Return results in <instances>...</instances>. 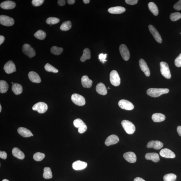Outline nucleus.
Segmentation results:
<instances>
[{"instance_id": "nucleus-47", "label": "nucleus", "mask_w": 181, "mask_h": 181, "mask_svg": "<svg viewBox=\"0 0 181 181\" xmlns=\"http://www.w3.org/2000/svg\"><path fill=\"white\" fill-rule=\"evenodd\" d=\"M7 157V155L5 151H1V152H0V157L1 159L5 160L6 159Z\"/></svg>"}, {"instance_id": "nucleus-35", "label": "nucleus", "mask_w": 181, "mask_h": 181, "mask_svg": "<svg viewBox=\"0 0 181 181\" xmlns=\"http://www.w3.org/2000/svg\"><path fill=\"white\" fill-rule=\"evenodd\" d=\"M46 33L42 30H39L34 34V36L38 39L42 40L46 37Z\"/></svg>"}, {"instance_id": "nucleus-31", "label": "nucleus", "mask_w": 181, "mask_h": 181, "mask_svg": "<svg viewBox=\"0 0 181 181\" xmlns=\"http://www.w3.org/2000/svg\"><path fill=\"white\" fill-rule=\"evenodd\" d=\"M90 50L88 48L85 49L82 55L80 58L81 61L84 62L86 60L90 59Z\"/></svg>"}, {"instance_id": "nucleus-2", "label": "nucleus", "mask_w": 181, "mask_h": 181, "mask_svg": "<svg viewBox=\"0 0 181 181\" xmlns=\"http://www.w3.org/2000/svg\"><path fill=\"white\" fill-rule=\"evenodd\" d=\"M122 127L126 132L129 134H132L135 130V126L129 120H124L122 122Z\"/></svg>"}, {"instance_id": "nucleus-10", "label": "nucleus", "mask_w": 181, "mask_h": 181, "mask_svg": "<svg viewBox=\"0 0 181 181\" xmlns=\"http://www.w3.org/2000/svg\"><path fill=\"white\" fill-rule=\"evenodd\" d=\"M118 105L121 108L126 110H132L134 108L133 104L126 100H120L118 102Z\"/></svg>"}, {"instance_id": "nucleus-54", "label": "nucleus", "mask_w": 181, "mask_h": 181, "mask_svg": "<svg viewBox=\"0 0 181 181\" xmlns=\"http://www.w3.org/2000/svg\"><path fill=\"white\" fill-rule=\"evenodd\" d=\"M1 109H2L1 106V104L0 105V112H1Z\"/></svg>"}, {"instance_id": "nucleus-8", "label": "nucleus", "mask_w": 181, "mask_h": 181, "mask_svg": "<svg viewBox=\"0 0 181 181\" xmlns=\"http://www.w3.org/2000/svg\"><path fill=\"white\" fill-rule=\"evenodd\" d=\"M15 21L14 19L5 15L0 16V23L2 25L6 26H11L14 25Z\"/></svg>"}, {"instance_id": "nucleus-43", "label": "nucleus", "mask_w": 181, "mask_h": 181, "mask_svg": "<svg viewBox=\"0 0 181 181\" xmlns=\"http://www.w3.org/2000/svg\"><path fill=\"white\" fill-rule=\"evenodd\" d=\"M175 66L178 67H181V53L175 60Z\"/></svg>"}, {"instance_id": "nucleus-38", "label": "nucleus", "mask_w": 181, "mask_h": 181, "mask_svg": "<svg viewBox=\"0 0 181 181\" xmlns=\"http://www.w3.org/2000/svg\"><path fill=\"white\" fill-rule=\"evenodd\" d=\"M45 157V155L41 152H37L33 155L34 160L37 161H40L44 159Z\"/></svg>"}, {"instance_id": "nucleus-24", "label": "nucleus", "mask_w": 181, "mask_h": 181, "mask_svg": "<svg viewBox=\"0 0 181 181\" xmlns=\"http://www.w3.org/2000/svg\"><path fill=\"white\" fill-rule=\"evenodd\" d=\"M82 86L85 88H90L91 87L93 81L89 78L87 75H84L81 79Z\"/></svg>"}, {"instance_id": "nucleus-23", "label": "nucleus", "mask_w": 181, "mask_h": 181, "mask_svg": "<svg viewBox=\"0 0 181 181\" xmlns=\"http://www.w3.org/2000/svg\"><path fill=\"white\" fill-rule=\"evenodd\" d=\"M125 8L121 6L110 7L108 9V12L112 14H121L125 12Z\"/></svg>"}, {"instance_id": "nucleus-15", "label": "nucleus", "mask_w": 181, "mask_h": 181, "mask_svg": "<svg viewBox=\"0 0 181 181\" xmlns=\"http://www.w3.org/2000/svg\"><path fill=\"white\" fill-rule=\"evenodd\" d=\"M139 62V67L141 70L144 73L146 76L149 77L150 75V71L146 61L144 59H141Z\"/></svg>"}, {"instance_id": "nucleus-36", "label": "nucleus", "mask_w": 181, "mask_h": 181, "mask_svg": "<svg viewBox=\"0 0 181 181\" xmlns=\"http://www.w3.org/2000/svg\"><path fill=\"white\" fill-rule=\"evenodd\" d=\"M177 176L173 173H169L166 174L163 177L164 181H175L176 180Z\"/></svg>"}, {"instance_id": "nucleus-40", "label": "nucleus", "mask_w": 181, "mask_h": 181, "mask_svg": "<svg viewBox=\"0 0 181 181\" xmlns=\"http://www.w3.org/2000/svg\"><path fill=\"white\" fill-rule=\"evenodd\" d=\"M170 18L172 21H177L181 18V14L178 12L172 13L170 14Z\"/></svg>"}, {"instance_id": "nucleus-11", "label": "nucleus", "mask_w": 181, "mask_h": 181, "mask_svg": "<svg viewBox=\"0 0 181 181\" xmlns=\"http://www.w3.org/2000/svg\"><path fill=\"white\" fill-rule=\"evenodd\" d=\"M3 69L7 74H11L16 71V66L11 60H9L5 64Z\"/></svg>"}, {"instance_id": "nucleus-45", "label": "nucleus", "mask_w": 181, "mask_h": 181, "mask_svg": "<svg viewBox=\"0 0 181 181\" xmlns=\"http://www.w3.org/2000/svg\"><path fill=\"white\" fill-rule=\"evenodd\" d=\"M175 10L180 11L181 9V0L179 1L178 2L175 3L173 7Z\"/></svg>"}, {"instance_id": "nucleus-21", "label": "nucleus", "mask_w": 181, "mask_h": 181, "mask_svg": "<svg viewBox=\"0 0 181 181\" xmlns=\"http://www.w3.org/2000/svg\"><path fill=\"white\" fill-rule=\"evenodd\" d=\"M0 6L1 8L5 9H14L16 6L14 2L7 1L3 2L1 4Z\"/></svg>"}, {"instance_id": "nucleus-27", "label": "nucleus", "mask_w": 181, "mask_h": 181, "mask_svg": "<svg viewBox=\"0 0 181 181\" xmlns=\"http://www.w3.org/2000/svg\"><path fill=\"white\" fill-rule=\"evenodd\" d=\"M12 154L14 157L21 160L24 159L25 156L23 152L20 151L19 149L14 148L12 150Z\"/></svg>"}, {"instance_id": "nucleus-49", "label": "nucleus", "mask_w": 181, "mask_h": 181, "mask_svg": "<svg viewBox=\"0 0 181 181\" xmlns=\"http://www.w3.org/2000/svg\"><path fill=\"white\" fill-rule=\"evenodd\" d=\"M5 40V38L3 36H0V45H1Z\"/></svg>"}, {"instance_id": "nucleus-19", "label": "nucleus", "mask_w": 181, "mask_h": 181, "mask_svg": "<svg viewBox=\"0 0 181 181\" xmlns=\"http://www.w3.org/2000/svg\"><path fill=\"white\" fill-rule=\"evenodd\" d=\"M124 157L127 161L131 163H134L136 161L137 157L134 153L129 152L124 154Z\"/></svg>"}, {"instance_id": "nucleus-7", "label": "nucleus", "mask_w": 181, "mask_h": 181, "mask_svg": "<svg viewBox=\"0 0 181 181\" xmlns=\"http://www.w3.org/2000/svg\"><path fill=\"white\" fill-rule=\"evenodd\" d=\"M33 110L36 111L39 114H43L46 112L48 109V106L46 104L43 102L37 103L33 106Z\"/></svg>"}, {"instance_id": "nucleus-48", "label": "nucleus", "mask_w": 181, "mask_h": 181, "mask_svg": "<svg viewBox=\"0 0 181 181\" xmlns=\"http://www.w3.org/2000/svg\"><path fill=\"white\" fill-rule=\"evenodd\" d=\"M66 1L65 0H59L58 1V5L60 6H63L65 4Z\"/></svg>"}, {"instance_id": "nucleus-50", "label": "nucleus", "mask_w": 181, "mask_h": 181, "mask_svg": "<svg viewBox=\"0 0 181 181\" xmlns=\"http://www.w3.org/2000/svg\"><path fill=\"white\" fill-rule=\"evenodd\" d=\"M177 131L178 135L181 137V126H178L177 127Z\"/></svg>"}, {"instance_id": "nucleus-3", "label": "nucleus", "mask_w": 181, "mask_h": 181, "mask_svg": "<svg viewBox=\"0 0 181 181\" xmlns=\"http://www.w3.org/2000/svg\"><path fill=\"white\" fill-rule=\"evenodd\" d=\"M160 71L161 74L165 78L170 79L171 78V74L169 66L167 63L162 61L160 63Z\"/></svg>"}, {"instance_id": "nucleus-1", "label": "nucleus", "mask_w": 181, "mask_h": 181, "mask_svg": "<svg viewBox=\"0 0 181 181\" xmlns=\"http://www.w3.org/2000/svg\"><path fill=\"white\" fill-rule=\"evenodd\" d=\"M169 92V90L166 88L149 89L147 91V93L149 96L153 97H157L164 94H167Z\"/></svg>"}, {"instance_id": "nucleus-14", "label": "nucleus", "mask_w": 181, "mask_h": 181, "mask_svg": "<svg viewBox=\"0 0 181 181\" xmlns=\"http://www.w3.org/2000/svg\"><path fill=\"white\" fill-rule=\"evenodd\" d=\"M163 143L158 141H151L148 143L147 145V148H153L156 150L160 149L163 148Z\"/></svg>"}, {"instance_id": "nucleus-4", "label": "nucleus", "mask_w": 181, "mask_h": 181, "mask_svg": "<svg viewBox=\"0 0 181 181\" xmlns=\"http://www.w3.org/2000/svg\"><path fill=\"white\" fill-rule=\"evenodd\" d=\"M73 125L78 129V132L80 133H84L87 129V126L83 121L80 119L77 118L74 120Z\"/></svg>"}, {"instance_id": "nucleus-58", "label": "nucleus", "mask_w": 181, "mask_h": 181, "mask_svg": "<svg viewBox=\"0 0 181 181\" xmlns=\"http://www.w3.org/2000/svg\"><path fill=\"white\" fill-rule=\"evenodd\" d=\"M33 135H34L33 134H32V136H33Z\"/></svg>"}, {"instance_id": "nucleus-18", "label": "nucleus", "mask_w": 181, "mask_h": 181, "mask_svg": "<svg viewBox=\"0 0 181 181\" xmlns=\"http://www.w3.org/2000/svg\"><path fill=\"white\" fill-rule=\"evenodd\" d=\"M119 141V139L118 136L112 135L109 136L105 141V144L107 146H110L111 145L116 144Z\"/></svg>"}, {"instance_id": "nucleus-57", "label": "nucleus", "mask_w": 181, "mask_h": 181, "mask_svg": "<svg viewBox=\"0 0 181 181\" xmlns=\"http://www.w3.org/2000/svg\"><path fill=\"white\" fill-rule=\"evenodd\" d=\"M12 84H14V83H13V82H12Z\"/></svg>"}, {"instance_id": "nucleus-34", "label": "nucleus", "mask_w": 181, "mask_h": 181, "mask_svg": "<svg viewBox=\"0 0 181 181\" xmlns=\"http://www.w3.org/2000/svg\"><path fill=\"white\" fill-rule=\"evenodd\" d=\"M72 27L71 21H67L64 22L60 26V29L62 31H67L71 29Z\"/></svg>"}, {"instance_id": "nucleus-41", "label": "nucleus", "mask_w": 181, "mask_h": 181, "mask_svg": "<svg viewBox=\"0 0 181 181\" xmlns=\"http://www.w3.org/2000/svg\"><path fill=\"white\" fill-rule=\"evenodd\" d=\"M60 21L59 18L55 17H50L47 18L46 23L49 24H55L58 23Z\"/></svg>"}, {"instance_id": "nucleus-32", "label": "nucleus", "mask_w": 181, "mask_h": 181, "mask_svg": "<svg viewBox=\"0 0 181 181\" xmlns=\"http://www.w3.org/2000/svg\"><path fill=\"white\" fill-rule=\"evenodd\" d=\"M9 89V85L5 81H0V92L1 93H6Z\"/></svg>"}, {"instance_id": "nucleus-26", "label": "nucleus", "mask_w": 181, "mask_h": 181, "mask_svg": "<svg viewBox=\"0 0 181 181\" xmlns=\"http://www.w3.org/2000/svg\"><path fill=\"white\" fill-rule=\"evenodd\" d=\"M18 132L20 135L24 137H29L31 136L32 133L29 129L23 127H19Z\"/></svg>"}, {"instance_id": "nucleus-17", "label": "nucleus", "mask_w": 181, "mask_h": 181, "mask_svg": "<svg viewBox=\"0 0 181 181\" xmlns=\"http://www.w3.org/2000/svg\"><path fill=\"white\" fill-rule=\"evenodd\" d=\"M87 166V164L86 162L78 160L73 163L72 167L75 170H80L85 168Z\"/></svg>"}, {"instance_id": "nucleus-22", "label": "nucleus", "mask_w": 181, "mask_h": 181, "mask_svg": "<svg viewBox=\"0 0 181 181\" xmlns=\"http://www.w3.org/2000/svg\"><path fill=\"white\" fill-rule=\"evenodd\" d=\"M147 160H152L155 163H158L160 160V158L158 154L156 153H149L145 156Z\"/></svg>"}, {"instance_id": "nucleus-33", "label": "nucleus", "mask_w": 181, "mask_h": 181, "mask_svg": "<svg viewBox=\"0 0 181 181\" xmlns=\"http://www.w3.org/2000/svg\"><path fill=\"white\" fill-rule=\"evenodd\" d=\"M43 177L45 179H49L52 178V174L51 170L50 167H45L44 169Z\"/></svg>"}, {"instance_id": "nucleus-28", "label": "nucleus", "mask_w": 181, "mask_h": 181, "mask_svg": "<svg viewBox=\"0 0 181 181\" xmlns=\"http://www.w3.org/2000/svg\"><path fill=\"white\" fill-rule=\"evenodd\" d=\"M165 116L160 113H155L152 115V118L153 122H159L163 121L165 119Z\"/></svg>"}, {"instance_id": "nucleus-46", "label": "nucleus", "mask_w": 181, "mask_h": 181, "mask_svg": "<svg viewBox=\"0 0 181 181\" xmlns=\"http://www.w3.org/2000/svg\"><path fill=\"white\" fill-rule=\"evenodd\" d=\"M137 0H126V3L129 5H133L137 3L138 2Z\"/></svg>"}, {"instance_id": "nucleus-52", "label": "nucleus", "mask_w": 181, "mask_h": 181, "mask_svg": "<svg viewBox=\"0 0 181 181\" xmlns=\"http://www.w3.org/2000/svg\"><path fill=\"white\" fill-rule=\"evenodd\" d=\"M69 5H73L75 2V0H68L67 1Z\"/></svg>"}, {"instance_id": "nucleus-44", "label": "nucleus", "mask_w": 181, "mask_h": 181, "mask_svg": "<svg viewBox=\"0 0 181 181\" xmlns=\"http://www.w3.org/2000/svg\"><path fill=\"white\" fill-rule=\"evenodd\" d=\"M107 54H101L99 55V59H100V61L102 62L103 63H104L105 62L107 61V60L106 59L107 57Z\"/></svg>"}, {"instance_id": "nucleus-6", "label": "nucleus", "mask_w": 181, "mask_h": 181, "mask_svg": "<svg viewBox=\"0 0 181 181\" xmlns=\"http://www.w3.org/2000/svg\"><path fill=\"white\" fill-rule=\"evenodd\" d=\"M71 100L73 103L79 106H82L85 104V100L83 96L77 94H73L71 97Z\"/></svg>"}, {"instance_id": "nucleus-55", "label": "nucleus", "mask_w": 181, "mask_h": 181, "mask_svg": "<svg viewBox=\"0 0 181 181\" xmlns=\"http://www.w3.org/2000/svg\"><path fill=\"white\" fill-rule=\"evenodd\" d=\"M2 181H9L7 180V179H4V180H3Z\"/></svg>"}, {"instance_id": "nucleus-5", "label": "nucleus", "mask_w": 181, "mask_h": 181, "mask_svg": "<svg viewBox=\"0 0 181 181\" xmlns=\"http://www.w3.org/2000/svg\"><path fill=\"white\" fill-rule=\"evenodd\" d=\"M110 82L113 85L115 86H119L120 84V79L117 71L113 70L110 74Z\"/></svg>"}, {"instance_id": "nucleus-25", "label": "nucleus", "mask_w": 181, "mask_h": 181, "mask_svg": "<svg viewBox=\"0 0 181 181\" xmlns=\"http://www.w3.org/2000/svg\"><path fill=\"white\" fill-rule=\"evenodd\" d=\"M96 90L98 93L102 95H106L107 93L106 88L105 85L102 83H100L97 85L96 87Z\"/></svg>"}, {"instance_id": "nucleus-39", "label": "nucleus", "mask_w": 181, "mask_h": 181, "mask_svg": "<svg viewBox=\"0 0 181 181\" xmlns=\"http://www.w3.org/2000/svg\"><path fill=\"white\" fill-rule=\"evenodd\" d=\"M44 68L45 70L48 71V72H51L54 73H57L58 72V69L48 63H47L45 65Z\"/></svg>"}, {"instance_id": "nucleus-53", "label": "nucleus", "mask_w": 181, "mask_h": 181, "mask_svg": "<svg viewBox=\"0 0 181 181\" xmlns=\"http://www.w3.org/2000/svg\"><path fill=\"white\" fill-rule=\"evenodd\" d=\"M84 3L85 4H88L90 3L89 0H83Z\"/></svg>"}, {"instance_id": "nucleus-20", "label": "nucleus", "mask_w": 181, "mask_h": 181, "mask_svg": "<svg viewBox=\"0 0 181 181\" xmlns=\"http://www.w3.org/2000/svg\"><path fill=\"white\" fill-rule=\"evenodd\" d=\"M28 77L31 82L39 83L41 82V79L39 75L34 71H31L28 73Z\"/></svg>"}, {"instance_id": "nucleus-12", "label": "nucleus", "mask_w": 181, "mask_h": 181, "mask_svg": "<svg viewBox=\"0 0 181 181\" xmlns=\"http://www.w3.org/2000/svg\"><path fill=\"white\" fill-rule=\"evenodd\" d=\"M120 51L124 60L126 61L129 60L130 57V53L127 46L125 44H122L120 45Z\"/></svg>"}, {"instance_id": "nucleus-42", "label": "nucleus", "mask_w": 181, "mask_h": 181, "mask_svg": "<svg viewBox=\"0 0 181 181\" xmlns=\"http://www.w3.org/2000/svg\"><path fill=\"white\" fill-rule=\"evenodd\" d=\"M44 1V0H33L32 3L34 6L38 7L42 5Z\"/></svg>"}, {"instance_id": "nucleus-9", "label": "nucleus", "mask_w": 181, "mask_h": 181, "mask_svg": "<svg viewBox=\"0 0 181 181\" xmlns=\"http://www.w3.org/2000/svg\"><path fill=\"white\" fill-rule=\"evenodd\" d=\"M22 51L24 54L30 58H32L36 55L35 51L29 44H25L23 45Z\"/></svg>"}, {"instance_id": "nucleus-16", "label": "nucleus", "mask_w": 181, "mask_h": 181, "mask_svg": "<svg viewBox=\"0 0 181 181\" xmlns=\"http://www.w3.org/2000/svg\"><path fill=\"white\" fill-rule=\"evenodd\" d=\"M160 154L162 157L165 158H174L175 157L174 153L167 148L163 149L160 151Z\"/></svg>"}, {"instance_id": "nucleus-37", "label": "nucleus", "mask_w": 181, "mask_h": 181, "mask_svg": "<svg viewBox=\"0 0 181 181\" xmlns=\"http://www.w3.org/2000/svg\"><path fill=\"white\" fill-rule=\"evenodd\" d=\"M63 51V49L61 48H58L56 46L52 47L51 48V52L53 54L55 55H59Z\"/></svg>"}, {"instance_id": "nucleus-13", "label": "nucleus", "mask_w": 181, "mask_h": 181, "mask_svg": "<svg viewBox=\"0 0 181 181\" xmlns=\"http://www.w3.org/2000/svg\"><path fill=\"white\" fill-rule=\"evenodd\" d=\"M149 29L155 40L158 42L161 43L162 42V39L161 36L155 28L153 26L149 25Z\"/></svg>"}, {"instance_id": "nucleus-51", "label": "nucleus", "mask_w": 181, "mask_h": 181, "mask_svg": "<svg viewBox=\"0 0 181 181\" xmlns=\"http://www.w3.org/2000/svg\"><path fill=\"white\" fill-rule=\"evenodd\" d=\"M134 181H146L142 178H139V177H137V178H135Z\"/></svg>"}, {"instance_id": "nucleus-30", "label": "nucleus", "mask_w": 181, "mask_h": 181, "mask_svg": "<svg viewBox=\"0 0 181 181\" xmlns=\"http://www.w3.org/2000/svg\"><path fill=\"white\" fill-rule=\"evenodd\" d=\"M149 9L154 16H157L159 13V11L157 5L153 2H150L148 3Z\"/></svg>"}, {"instance_id": "nucleus-56", "label": "nucleus", "mask_w": 181, "mask_h": 181, "mask_svg": "<svg viewBox=\"0 0 181 181\" xmlns=\"http://www.w3.org/2000/svg\"><path fill=\"white\" fill-rule=\"evenodd\" d=\"M108 89H110V88H109V87H108Z\"/></svg>"}, {"instance_id": "nucleus-29", "label": "nucleus", "mask_w": 181, "mask_h": 181, "mask_svg": "<svg viewBox=\"0 0 181 181\" xmlns=\"http://www.w3.org/2000/svg\"><path fill=\"white\" fill-rule=\"evenodd\" d=\"M12 89L13 92L16 95H19L22 92V88L21 85L18 83L13 84Z\"/></svg>"}]
</instances>
